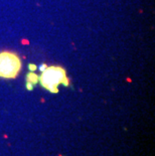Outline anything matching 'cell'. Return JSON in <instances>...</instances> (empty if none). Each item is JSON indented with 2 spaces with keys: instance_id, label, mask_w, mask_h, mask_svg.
<instances>
[{
  "instance_id": "cell-2",
  "label": "cell",
  "mask_w": 155,
  "mask_h": 156,
  "mask_svg": "<svg viewBox=\"0 0 155 156\" xmlns=\"http://www.w3.org/2000/svg\"><path fill=\"white\" fill-rule=\"evenodd\" d=\"M22 68L21 59L12 51L0 53V78L15 79Z\"/></svg>"
},
{
  "instance_id": "cell-3",
  "label": "cell",
  "mask_w": 155,
  "mask_h": 156,
  "mask_svg": "<svg viewBox=\"0 0 155 156\" xmlns=\"http://www.w3.org/2000/svg\"><path fill=\"white\" fill-rule=\"evenodd\" d=\"M38 78H39V76L37 75L34 72H29L26 76V81H27V83L37 85L38 83Z\"/></svg>"
},
{
  "instance_id": "cell-4",
  "label": "cell",
  "mask_w": 155,
  "mask_h": 156,
  "mask_svg": "<svg viewBox=\"0 0 155 156\" xmlns=\"http://www.w3.org/2000/svg\"><path fill=\"white\" fill-rule=\"evenodd\" d=\"M28 69H29L30 72H35V71L37 70V65H34V64H29Z\"/></svg>"
},
{
  "instance_id": "cell-6",
  "label": "cell",
  "mask_w": 155,
  "mask_h": 156,
  "mask_svg": "<svg viewBox=\"0 0 155 156\" xmlns=\"http://www.w3.org/2000/svg\"><path fill=\"white\" fill-rule=\"evenodd\" d=\"M46 67H48V65H46V64H42V65H41L40 68H39V69H40V72H42L43 70H45Z\"/></svg>"
},
{
  "instance_id": "cell-1",
  "label": "cell",
  "mask_w": 155,
  "mask_h": 156,
  "mask_svg": "<svg viewBox=\"0 0 155 156\" xmlns=\"http://www.w3.org/2000/svg\"><path fill=\"white\" fill-rule=\"evenodd\" d=\"M38 82L44 89L52 94L59 92L60 85H63L65 87H69L70 85V80L66 77V70L60 65L46 67V69L41 72Z\"/></svg>"
},
{
  "instance_id": "cell-5",
  "label": "cell",
  "mask_w": 155,
  "mask_h": 156,
  "mask_svg": "<svg viewBox=\"0 0 155 156\" xmlns=\"http://www.w3.org/2000/svg\"><path fill=\"white\" fill-rule=\"evenodd\" d=\"M33 86H34V85H32L31 83H26V88H27V90H32L33 89Z\"/></svg>"
}]
</instances>
